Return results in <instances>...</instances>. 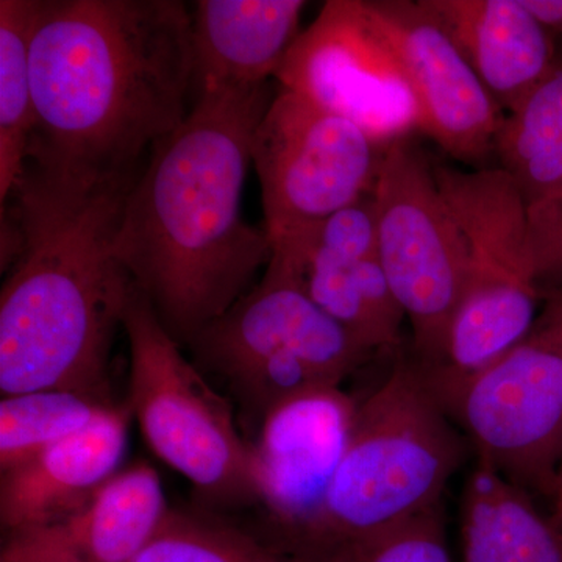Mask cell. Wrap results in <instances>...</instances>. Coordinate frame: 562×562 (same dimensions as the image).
<instances>
[{
	"mask_svg": "<svg viewBox=\"0 0 562 562\" xmlns=\"http://www.w3.org/2000/svg\"><path fill=\"white\" fill-rule=\"evenodd\" d=\"M127 402L31 460L2 473L0 525L7 536L43 527L83 505L121 471L127 450Z\"/></svg>",
	"mask_w": 562,
	"mask_h": 562,
	"instance_id": "2e32d148",
	"label": "cell"
},
{
	"mask_svg": "<svg viewBox=\"0 0 562 562\" xmlns=\"http://www.w3.org/2000/svg\"><path fill=\"white\" fill-rule=\"evenodd\" d=\"M552 512L550 516L553 517L554 522L562 527V462L560 471H558L557 486H554V494L552 498Z\"/></svg>",
	"mask_w": 562,
	"mask_h": 562,
	"instance_id": "4316f807",
	"label": "cell"
},
{
	"mask_svg": "<svg viewBox=\"0 0 562 562\" xmlns=\"http://www.w3.org/2000/svg\"><path fill=\"white\" fill-rule=\"evenodd\" d=\"M297 558V557H295ZM302 562H453L443 505L386 530L335 542Z\"/></svg>",
	"mask_w": 562,
	"mask_h": 562,
	"instance_id": "cb8c5ba5",
	"label": "cell"
},
{
	"mask_svg": "<svg viewBox=\"0 0 562 562\" xmlns=\"http://www.w3.org/2000/svg\"><path fill=\"white\" fill-rule=\"evenodd\" d=\"M136 173L85 177L29 161L13 194L16 258L0 292V394L68 390L116 403L110 351L132 277L114 239Z\"/></svg>",
	"mask_w": 562,
	"mask_h": 562,
	"instance_id": "3957f363",
	"label": "cell"
},
{
	"mask_svg": "<svg viewBox=\"0 0 562 562\" xmlns=\"http://www.w3.org/2000/svg\"><path fill=\"white\" fill-rule=\"evenodd\" d=\"M532 272L542 292L562 290V192L528 210Z\"/></svg>",
	"mask_w": 562,
	"mask_h": 562,
	"instance_id": "d4e9b609",
	"label": "cell"
},
{
	"mask_svg": "<svg viewBox=\"0 0 562 562\" xmlns=\"http://www.w3.org/2000/svg\"><path fill=\"white\" fill-rule=\"evenodd\" d=\"M272 98L269 85L194 94L125 199L114 251L180 346L227 313L271 261L268 233L244 221L243 192Z\"/></svg>",
	"mask_w": 562,
	"mask_h": 562,
	"instance_id": "6da1fadb",
	"label": "cell"
},
{
	"mask_svg": "<svg viewBox=\"0 0 562 562\" xmlns=\"http://www.w3.org/2000/svg\"><path fill=\"white\" fill-rule=\"evenodd\" d=\"M469 450L419 361L398 350L382 383L358 398L349 443L319 519L292 557L439 508Z\"/></svg>",
	"mask_w": 562,
	"mask_h": 562,
	"instance_id": "277c9868",
	"label": "cell"
},
{
	"mask_svg": "<svg viewBox=\"0 0 562 562\" xmlns=\"http://www.w3.org/2000/svg\"><path fill=\"white\" fill-rule=\"evenodd\" d=\"M68 390L3 395L0 401V473L90 427L116 406Z\"/></svg>",
	"mask_w": 562,
	"mask_h": 562,
	"instance_id": "7402d4cb",
	"label": "cell"
},
{
	"mask_svg": "<svg viewBox=\"0 0 562 562\" xmlns=\"http://www.w3.org/2000/svg\"><path fill=\"white\" fill-rule=\"evenodd\" d=\"M506 113L552 70L561 43L525 0H420Z\"/></svg>",
	"mask_w": 562,
	"mask_h": 562,
	"instance_id": "e0dca14e",
	"label": "cell"
},
{
	"mask_svg": "<svg viewBox=\"0 0 562 562\" xmlns=\"http://www.w3.org/2000/svg\"><path fill=\"white\" fill-rule=\"evenodd\" d=\"M40 0H0V203L16 190L36 131L31 36Z\"/></svg>",
	"mask_w": 562,
	"mask_h": 562,
	"instance_id": "44dd1931",
	"label": "cell"
},
{
	"mask_svg": "<svg viewBox=\"0 0 562 562\" xmlns=\"http://www.w3.org/2000/svg\"><path fill=\"white\" fill-rule=\"evenodd\" d=\"M303 0H201L192 13L194 94L269 85L295 43Z\"/></svg>",
	"mask_w": 562,
	"mask_h": 562,
	"instance_id": "ac0fdd59",
	"label": "cell"
},
{
	"mask_svg": "<svg viewBox=\"0 0 562 562\" xmlns=\"http://www.w3.org/2000/svg\"><path fill=\"white\" fill-rule=\"evenodd\" d=\"M432 171L468 254V283L450 322L449 342L464 360L487 364L527 335L541 310L528 206L498 166L458 169L432 161Z\"/></svg>",
	"mask_w": 562,
	"mask_h": 562,
	"instance_id": "8992f818",
	"label": "cell"
},
{
	"mask_svg": "<svg viewBox=\"0 0 562 562\" xmlns=\"http://www.w3.org/2000/svg\"><path fill=\"white\" fill-rule=\"evenodd\" d=\"M132 562H302L217 514L169 508Z\"/></svg>",
	"mask_w": 562,
	"mask_h": 562,
	"instance_id": "603a6c76",
	"label": "cell"
},
{
	"mask_svg": "<svg viewBox=\"0 0 562 562\" xmlns=\"http://www.w3.org/2000/svg\"><path fill=\"white\" fill-rule=\"evenodd\" d=\"M386 149L353 122L280 88L251 140L271 246L371 195Z\"/></svg>",
	"mask_w": 562,
	"mask_h": 562,
	"instance_id": "9c48e42d",
	"label": "cell"
},
{
	"mask_svg": "<svg viewBox=\"0 0 562 562\" xmlns=\"http://www.w3.org/2000/svg\"><path fill=\"white\" fill-rule=\"evenodd\" d=\"M190 346L203 368L228 383L262 362L297 358L341 386L375 357L322 312L303 286L297 265L277 254L260 283Z\"/></svg>",
	"mask_w": 562,
	"mask_h": 562,
	"instance_id": "8fae6325",
	"label": "cell"
},
{
	"mask_svg": "<svg viewBox=\"0 0 562 562\" xmlns=\"http://www.w3.org/2000/svg\"><path fill=\"white\" fill-rule=\"evenodd\" d=\"M358 398L341 386L292 395L266 412L250 441L251 480L272 532L294 554L319 519L349 443Z\"/></svg>",
	"mask_w": 562,
	"mask_h": 562,
	"instance_id": "7c38bea8",
	"label": "cell"
},
{
	"mask_svg": "<svg viewBox=\"0 0 562 562\" xmlns=\"http://www.w3.org/2000/svg\"><path fill=\"white\" fill-rule=\"evenodd\" d=\"M401 58L419 105L422 133L454 160L483 168L505 111L420 0H366Z\"/></svg>",
	"mask_w": 562,
	"mask_h": 562,
	"instance_id": "4fadbf2b",
	"label": "cell"
},
{
	"mask_svg": "<svg viewBox=\"0 0 562 562\" xmlns=\"http://www.w3.org/2000/svg\"><path fill=\"white\" fill-rule=\"evenodd\" d=\"M460 531L461 562H562V527L484 462L462 487Z\"/></svg>",
	"mask_w": 562,
	"mask_h": 562,
	"instance_id": "d6986e66",
	"label": "cell"
},
{
	"mask_svg": "<svg viewBox=\"0 0 562 562\" xmlns=\"http://www.w3.org/2000/svg\"><path fill=\"white\" fill-rule=\"evenodd\" d=\"M122 328L131 349L127 405L158 460L220 508L257 503L250 441L232 406L181 355L146 295L133 288Z\"/></svg>",
	"mask_w": 562,
	"mask_h": 562,
	"instance_id": "5b68a950",
	"label": "cell"
},
{
	"mask_svg": "<svg viewBox=\"0 0 562 562\" xmlns=\"http://www.w3.org/2000/svg\"><path fill=\"white\" fill-rule=\"evenodd\" d=\"M446 409L476 461L552 502L562 462V290L543 292L527 335Z\"/></svg>",
	"mask_w": 562,
	"mask_h": 562,
	"instance_id": "52a82bcc",
	"label": "cell"
},
{
	"mask_svg": "<svg viewBox=\"0 0 562 562\" xmlns=\"http://www.w3.org/2000/svg\"><path fill=\"white\" fill-rule=\"evenodd\" d=\"M168 512L160 475L133 462L55 522L7 536L0 562H132Z\"/></svg>",
	"mask_w": 562,
	"mask_h": 562,
	"instance_id": "9a60e30c",
	"label": "cell"
},
{
	"mask_svg": "<svg viewBox=\"0 0 562 562\" xmlns=\"http://www.w3.org/2000/svg\"><path fill=\"white\" fill-rule=\"evenodd\" d=\"M372 199L380 262L412 325L409 351L422 366L436 364L468 283L464 239L432 161L412 139L384 151Z\"/></svg>",
	"mask_w": 562,
	"mask_h": 562,
	"instance_id": "ba28073f",
	"label": "cell"
},
{
	"mask_svg": "<svg viewBox=\"0 0 562 562\" xmlns=\"http://www.w3.org/2000/svg\"><path fill=\"white\" fill-rule=\"evenodd\" d=\"M301 271L312 301L373 355L402 349L406 321L376 246L372 194L333 214L301 238L272 244Z\"/></svg>",
	"mask_w": 562,
	"mask_h": 562,
	"instance_id": "5bb4252c",
	"label": "cell"
},
{
	"mask_svg": "<svg viewBox=\"0 0 562 562\" xmlns=\"http://www.w3.org/2000/svg\"><path fill=\"white\" fill-rule=\"evenodd\" d=\"M525 2L562 44V0H525Z\"/></svg>",
	"mask_w": 562,
	"mask_h": 562,
	"instance_id": "484cf974",
	"label": "cell"
},
{
	"mask_svg": "<svg viewBox=\"0 0 562 562\" xmlns=\"http://www.w3.org/2000/svg\"><path fill=\"white\" fill-rule=\"evenodd\" d=\"M280 88L349 120L384 147L422 133L397 52L366 0H328L277 70Z\"/></svg>",
	"mask_w": 562,
	"mask_h": 562,
	"instance_id": "30bf717a",
	"label": "cell"
},
{
	"mask_svg": "<svg viewBox=\"0 0 562 562\" xmlns=\"http://www.w3.org/2000/svg\"><path fill=\"white\" fill-rule=\"evenodd\" d=\"M29 58L36 165L136 172L190 113L192 14L179 0H40Z\"/></svg>",
	"mask_w": 562,
	"mask_h": 562,
	"instance_id": "7a4b0ae2",
	"label": "cell"
},
{
	"mask_svg": "<svg viewBox=\"0 0 562 562\" xmlns=\"http://www.w3.org/2000/svg\"><path fill=\"white\" fill-rule=\"evenodd\" d=\"M495 160L522 194L528 210L562 192V44L541 83L505 114Z\"/></svg>",
	"mask_w": 562,
	"mask_h": 562,
	"instance_id": "ffe728a7",
	"label": "cell"
}]
</instances>
